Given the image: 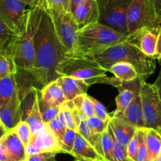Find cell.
Listing matches in <instances>:
<instances>
[{"instance_id": "f6af8a7d", "label": "cell", "mask_w": 161, "mask_h": 161, "mask_svg": "<svg viewBox=\"0 0 161 161\" xmlns=\"http://www.w3.org/2000/svg\"><path fill=\"white\" fill-rule=\"evenodd\" d=\"M156 59L158 63L161 65V26L159 28V35H158V41H157V52H156Z\"/></svg>"}, {"instance_id": "8d00e7d4", "label": "cell", "mask_w": 161, "mask_h": 161, "mask_svg": "<svg viewBox=\"0 0 161 161\" xmlns=\"http://www.w3.org/2000/svg\"><path fill=\"white\" fill-rule=\"evenodd\" d=\"M88 125L91 130L95 134H102L108 128L110 121H105L97 116L92 115L86 119Z\"/></svg>"}, {"instance_id": "f546056e", "label": "cell", "mask_w": 161, "mask_h": 161, "mask_svg": "<svg viewBox=\"0 0 161 161\" xmlns=\"http://www.w3.org/2000/svg\"><path fill=\"white\" fill-rule=\"evenodd\" d=\"M58 118H59L61 122L66 128L74 130L75 131H77V126H76L75 123H74L72 109H71L68 101L65 102L64 103L59 106Z\"/></svg>"}, {"instance_id": "b9f144b4", "label": "cell", "mask_w": 161, "mask_h": 161, "mask_svg": "<svg viewBox=\"0 0 161 161\" xmlns=\"http://www.w3.org/2000/svg\"><path fill=\"white\" fill-rule=\"evenodd\" d=\"M57 153H41L28 156L26 161H57Z\"/></svg>"}, {"instance_id": "bcb514c9", "label": "cell", "mask_w": 161, "mask_h": 161, "mask_svg": "<svg viewBox=\"0 0 161 161\" xmlns=\"http://www.w3.org/2000/svg\"><path fill=\"white\" fill-rule=\"evenodd\" d=\"M155 89H156V92H157L158 96H159V99L161 100V69L159 73V75H158L157 78H156V81L153 84Z\"/></svg>"}, {"instance_id": "9c48e42d", "label": "cell", "mask_w": 161, "mask_h": 161, "mask_svg": "<svg viewBox=\"0 0 161 161\" xmlns=\"http://www.w3.org/2000/svg\"><path fill=\"white\" fill-rule=\"evenodd\" d=\"M141 98L145 127L158 130L161 128V100L153 84L143 80Z\"/></svg>"}, {"instance_id": "60d3db41", "label": "cell", "mask_w": 161, "mask_h": 161, "mask_svg": "<svg viewBox=\"0 0 161 161\" xmlns=\"http://www.w3.org/2000/svg\"><path fill=\"white\" fill-rule=\"evenodd\" d=\"M139 146V136L137 134V131L136 130L135 134L134 135V137H132V139L130 140V142L128 144L127 147H126V150H127V155L128 158L130 161H134L135 159L136 154H137V149H138Z\"/></svg>"}, {"instance_id": "7bdbcfd3", "label": "cell", "mask_w": 161, "mask_h": 161, "mask_svg": "<svg viewBox=\"0 0 161 161\" xmlns=\"http://www.w3.org/2000/svg\"><path fill=\"white\" fill-rule=\"evenodd\" d=\"M30 8H40L43 10H49L47 0H19Z\"/></svg>"}, {"instance_id": "db71d44e", "label": "cell", "mask_w": 161, "mask_h": 161, "mask_svg": "<svg viewBox=\"0 0 161 161\" xmlns=\"http://www.w3.org/2000/svg\"><path fill=\"white\" fill-rule=\"evenodd\" d=\"M0 123H1V122H0Z\"/></svg>"}, {"instance_id": "f1b7e54d", "label": "cell", "mask_w": 161, "mask_h": 161, "mask_svg": "<svg viewBox=\"0 0 161 161\" xmlns=\"http://www.w3.org/2000/svg\"><path fill=\"white\" fill-rule=\"evenodd\" d=\"M25 121L26 123H27V124L29 125L32 135L36 134V133L42 129L44 126V125H45L43 123L41 116H40L36 97H35V100H34L32 110H31L30 113H29V115L27 116V118H26Z\"/></svg>"}, {"instance_id": "d590c367", "label": "cell", "mask_w": 161, "mask_h": 161, "mask_svg": "<svg viewBox=\"0 0 161 161\" xmlns=\"http://www.w3.org/2000/svg\"><path fill=\"white\" fill-rule=\"evenodd\" d=\"M14 131L18 134V137L21 141L25 146H27L28 144L30 142L32 138V134L29 128V125L27 124L25 121H21L18 125L14 127Z\"/></svg>"}, {"instance_id": "83f0119b", "label": "cell", "mask_w": 161, "mask_h": 161, "mask_svg": "<svg viewBox=\"0 0 161 161\" xmlns=\"http://www.w3.org/2000/svg\"><path fill=\"white\" fill-rule=\"evenodd\" d=\"M36 97L39 111H40V116H41V119H42L43 123L44 124H47L51 120H52V119H55V117L58 115L59 107H54L45 103L40 97V94L38 92V89H36Z\"/></svg>"}, {"instance_id": "30bf717a", "label": "cell", "mask_w": 161, "mask_h": 161, "mask_svg": "<svg viewBox=\"0 0 161 161\" xmlns=\"http://www.w3.org/2000/svg\"><path fill=\"white\" fill-rule=\"evenodd\" d=\"M19 0H0V19L17 36L25 32L30 9Z\"/></svg>"}, {"instance_id": "8992f818", "label": "cell", "mask_w": 161, "mask_h": 161, "mask_svg": "<svg viewBox=\"0 0 161 161\" xmlns=\"http://www.w3.org/2000/svg\"><path fill=\"white\" fill-rule=\"evenodd\" d=\"M126 25L129 35L143 28H160L161 16L153 0H133L127 11Z\"/></svg>"}, {"instance_id": "5b68a950", "label": "cell", "mask_w": 161, "mask_h": 161, "mask_svg": "<svg viewBox=\"0 0 161 161\" xmlns=\"http://www.w3.org/2000/svg\"><path fill=\"white\" fill-rule=\"evenodd\" d=\"M44 10L40 8H31L29 10L25 30L18 36L14 53V60L18 69L30 72L33 69L35 63V35Z\"/></svg>"}, {"instance_id": "4316f807", "label": "cell", "mask_w": 161, "mask_h": 161, "mask_svg": "<svg viewBox=\"0 0 161 161\" xmlns=\"http://www.w3.org/2000/svg\"><path fill=\"white\" fill-rule=\"evenodd\" d=\"M71 101H72L73 104L75 107L76 109L86 119L92 115H95L93 103H92V100H90L89 96L87 93L81 94Z\"/></svg>"}, {"instance_id": "4fadbf2b", "label": "cell", "mask_w": 161, "mask_h": 161, "mask_svg": "<svg viewBox=\"0 0 161 161\" xmlns=\"http://www.w3.org/2000/svg\"><path fill=\"white\" fill-rule=\"evenodd\" d=\"M159 32V28H143L130 34L127 36L126 41L137 47L148 57L156 59Z\"/></svg>"}, {"instance_id": "1f68e13d", "label": "cell", "mask_w": 161, "mask_h": 161, "mask_svg": "<svg viewBox=\"0 0 161 161\" xmlns=\"http://www.w3.org/2000/svg\"><path fill=\"white\" fill-rule=\"evenodd\" d=\"M137 131L139 136V146L134 161H149L146 146L147 128H139Z\"/></svg>"}, {"instance_id": "ee69618b", "label": "cell", "mask_w": 161, "mask_h": 161, "mask_svg": "<svg viewBox=\"0 0 161 161\" xmlns=\"http://www.w3.org/2000/svg\"><path fill=\"white\" fill-rule=\"evenodd\" d=\"M0 161H14L7 153L2 141H0Z\"/></svg>"}, {"instance_id": "d6a6232c", "label": "cell", "mask_w": 161, "mask_h": 161, "mask_svg": "<svg viewBox=\"0 0 161 161\" xmlns=\"http://www.w3.org/2000/svg\"><path fill=\"white\" fill-rule=\"evenodd\" d=\"M108 130L110 136H111V141H112L113 153H114V157L115 161H130L129 158H128L126 148H125L124 146L121 145L119 142V141L114 137V133H113L112 129H111L110 124H108Z\"/></svg>"}, {"instance_id": "d6986e66", "label": "cell", "mask_w": 161, "mask_h": 161, "mask_svg": "<svg viewBox=\"0 0 161 161\" xmlns=\"http://www.w3.org/2000/svg\"><path fill=\"white\" fill-rule=\"evenodd\" d=\"M71 156L80 161H104L92 145L78 133H77Z\"/></svg>"}, {"instance_id": "5bb4252c", "label": "cell", "mask_w": 161, "mask_h": 161, "mask_svg": "<svg viewBox=\"0 0 161 161\" xmlns=\"http://www.w3.org/2000/svg\"><path fill=\"white\" fill-rule=\"evenodd\" d=\"M21 121V101L18 89L13 97L0 108V122L7 131L14 129Z\"/></svg>"}, {"instance_id": "11a10c76", "label": "cell", "mask_w": 161, "mask_h": 161, "mask_svg": "<svg viewBox=\"0 0 161 161\" xmlns=\"http://www.w3.org/2000/svg\"><path fill=\"white\" fill-rule=\"evenodd\" d=\"M96 1H97V0H96Z\"/></svg>"}, {"instance_id": "277c9868", "label": "cell", "mask_w": 161, "mask_h": 161, "mask_svg": "<svg viewBox=\"0 0 161 161\" xmlns=\"http://www.w3.org/2000/svg\"><path fill=\"white\" fill-rule=\"evenodd\" d=\"M107 72L91 57L77 55H65L56 69L58 77H74L89 86L96 83H103Z\"/></svg>"}, {"instance_id": "c3c4849f", "label": "cell", "mask_w": 161, "mask_h": 161, "mask_svg": "<svg viewBox=\"0 0 161 161\" xmlns=\"http://www.w3.org/2000/svg\"><path fill=\"white\" fill-rule=\"evenodd\" d=\"M153 2L158 14L161 16V0H153Z\"/></svg>"}, {"instance_id": "e0dca14e", "label": "cell", "mask_w": 161, "mask_h": 161, "mask_svg": "<svg viewBox=\"0 0 161 161\" xmlns=\"http://www.w3.org/2000/svg\"><path fill=\"white\" fill-rule=\"evenodd\" d=\"M114 118L122 119L123 121H124L125 123L134 126L137 129L145 128L141 92L135 96L130 104L126 108V109L122 114H119Z\"/></svg>"}, {"instance_id": "74e56055", "label": "cell", "mask_w": 161, "mask_h": 161, "mask_svg": "<svg viewBox=\"0 0 161 161\" xmlns=\"http://www.w3.org/2000/svg\"><path fill=\"white\" fill-rule=\"evenodd\" d=\"M50 11L57 13L70 12V0H47Z\"/></svg>"}, {"instance_id": "816d5d0a", "label": "cell", "mask_w": 161, "mask_h": 161, "mask_svg": "<svg viewBox=\"0 0 161 161\" xmlns=\"http://www.w3.org/2000/svg\"><path fill=\"white\" fill-rule=\"evenodd\" d=\"M158 132H159V134H161V128H160V129H159V130H158Z\"/></svg>"}, {"instance_id": "3957f363", "label": "cell", "mask_w": 161, "mask_h": 161, "mask_svg": "<svg viewBox=\"0 0 161 161\" xmlns=\"http://www.w3.org/2000/svg\"><path fill=\"white\" fill-rule=\"evenodd\" d=\"M127 36L100 23L89 25L77 31V43L73 55L91 57L126 41Z\"/></svg>"}, {"instance_id": "7dc6e473", "label": "cell", "mask_w": 161, "mask_h": 161, "mask_svg": "<svg viewBox=\"0 0 161 161\" xmlns=\"http://www.w3.org/2000/svg\"><path fill=\"white\" fill-rule=\"evenodd\" d=\"M86 0H70V12L74 10L77 6L80 5L82 3H84Z\"/></svg>"}, {"instance_id": "cb8c5ba5", "label": "cell", "mask_w": 161, "mask_h": 161, "mask_svg": "<svg viewBox=\"0 0 161 161\" xmlns=\"http://www.w3.org/2000/svg\"><path fill=\"white\" fill-rule=\"evenodd\" d=\"M108 72L112 73L114 77L120 81H131L138 77L134 66L125 62L114 63L110 67Z\"/></svg>"}, {"instance_id": "681fc988", "label": "cell", "mask_w": 161, "mask_h": 161, "mask_svg": "<svg viewBox=\"0 0 161 161\" xmlns=\"http://www.w3.org/2000/svg\"><path fill=\"white\" fill-rule=\"evenodd\" d=\"M7 132V130H6V128L0 123V141H1V139H2L3 137V136L5 135Z\"/></svg>"}, {"instance_id": "484cf974", "label": "cell", "mask_w": 161, "mask_h": 161, "mask_svg": "<svg viewBox=\"0 0 161 161\" xmlns=\"http://www.w3.org/2000/svg\"><path fill=\"white\" fill-rule=\"evenodd\" d=\"M146 146L149 161H154L161 152V134L158 130L147 128Z\"/></svg>"}, {"instance_id": "7402d4cb", "label": "cell", "mask_w": 161, "mask_h": 161, "mask_svg": "<svg viewBox=\"0 0 161 161\" xmlns=\"http://www.w3.org/2000/svg\"><path fill=\"white\" fill-rule=\"evenodd\" d=\"M109 124L116 139L121 145L126 148L129 142L135 134L137 128L125 123L122 119L114 117H111Z\"/></svg>"}, {"instance_id": "9a60e30c", "label": "cell", "mask_w": 161, "mask_h": 161, "mask_svg": "<svg viewBox=\"0 0 161 161\" xmlns=\"http://www.w3.org/2000/svg\"><path fill=\"white\" fill-rule=\"evenodd\" d=\"M79 29L99 22V10L96 0H86L71 10Z\"/></svg>"}, {"instance_id": "44dd1931", "label": "cell", "mask_w": 161, "mask_h": 161, "mask_svg": "<svg viewBox=\"0 0 161 161\" xmlns=\"http://www.w3.org/2000/svg\"><path fill=\"white\" fill-rule=\"evenodd\" d=\"M58 79L67 101H71L81 94L87 93L89 86L82 80L65 76H61Z\"/></svg>"}, {"instance_id": "d4e9b609", "label": "cell", "mask_w": 161, "mask_h": 161, "mask_svg": "<svg viewBox=\"0 0 161 161\" xmlns=\"http://www.w3.org/2000/svg\"><path fill=\"white\" fill-rule=\"evenodd\" d=\"M17 90L15 74L0 77V108L6 104Z\"/></svg>"}, {"instance_id": "7c38bea8", "label": "cell", "mask_w": 161, "mask_h": 161, "mask_svg": "<svg viewBox=\"0 0 161 161\" xmlns=\"http://www.w3.org/2000/svg\"><path fill=\"white\" fill-rule=\"evenodd\" d=\"M25 149L28 156L41 153H62L58 138L47 124L32 136Z\"/></svg>"}, {"instance_id": "ab89813d", "label": "cell", "mask_w": 161, "mask_h": 161, "mask_svg": "<svg viewBox=\"0 0 161 161\" xmlns=\"http://www.w3.org/2000/svg\"><path fill=\"white\" fill-rule=\"evenodd\" d=\"M89 98H90V100H92V103H93L95 115L97 116L98 118H100V119H103V120H105V121L111 120L112 116H111L109 114H108L106 108L103 106V103H101L100 101H98L97 99L93 98V97H90V96H89Z\"/></svg>"}, {"instance_id": "f907efd6", "label": "cell", "mask_w": 161, "mask_h": 161, "mask_svg": "<svg viewBox=\"0 0 161 161\" xmlns=\"http://www.w3.org/2000/svg\"><path fill=\"white\" fill-rule=\"evenodd\" d=\"M154 161H161V152L159 153V154L158 155V156L156 157V159Z\"/></svg>"}, {"instance_id": "ba28073f", "label": "cell", "mask_w": 161, "mask_h": 161, "mask_svg": "<svg viewBox=\"0 0 161 161\" xmlns=\"http://www.w3.org/2000/svg\"><path fill=\"white\" fill-rule=\"evenodd\" d=\"M50 11V10H49ZM57 36L65 55H73L77 43V27L71 12L57 13L50 11Z\"/></svg>"}, {"instance_id": "4dcf8cb0", "label": "cell", "mask_w": 161, "mask_h": 161, "mask_svg": "<svg viewBox=\"0 0 161 161\" xmlns=\"http://www.w3.org/2000/svg\"><path fill=\"white\" fill-rule=\"evenodd\" d=\"M17 72L18 68L13 57L0 53V77L16 74Z\"/></svg>"}, {"instance_id": "836d02e7", "label": "cell", "mask_w": 161, "mask_h": 161, "mask_svg": "<svg viewBox=\"0 0 161 161\" xmlns=\"http://www.w3.org/2000/svg\"><path fill=\"white\" fill-rule=\"evenodd\" d=\"M76 137H77V131L66 128V132H65L61 142H59L62 153L71 155L73 148H74Z\"/></svg>"}, {"instance_id": "52a82bcc", "label": "cell", "mask_w": 161, "mask_h": 161, "mask_svg": "<svg viewBox=\"0 0 161 161\" xmlns=\"http://www.w3.org/2000/svg\"><path fill=\"white\" fill-rule=\"evenodd\" d=\"M133 0H97L99 22L116 32L129 36L126 16Z\"/></svg>"}, {"instance_id": "6da1fadb", "label": "cell", "mask_w": 161, "mask_h": 161, "mask_svg": "<svg viewBox=\"0 0 161 161\" xmlns=\"http://www.w3.org/2000/svg\"><path fill=\"white\" fill-rule=\"evenodd\" d=\"M35 63L31 75L41 87L58 78L56 69L64 58L65 53L57 36L49 10L43 11L35 35Z\"/></svg>"}, {"instance_id": "f5cc1de1", "label": "cell", "mask_w": 161, "mask_h": 161, "mask_svg": "<svg viewBox=\"0 0 161 161\" xmlns=\"http://www.w3.org/2000/svg\"><path fill=\"white\" fill-rule=\"evenodd\" d=\"M77 161H80V160H77Z\"/></svg>"}, {"instance_id": "ac0fdd59", "label": "cell", "mask_w": 161, "mask_h": 161, "mask_svg": "<svg viewBox=\"0 0 161 161\" xmlns=\"http://www.w3.org/2000/svg\"><path fill=\"white\" fill-rule=\"evenodd\" d=\"M1 141L14 161H26L28 155L25 146L20 140L14 130L7 131Z\"/></svg>"}, {"instance_id": "2e32d148", "label": "cell", "mask_w": 161, "mask_h": 161, "mask_svg": "<svg viewBox=\"0 0 161 161\" xmlns=\"http://www.w3.org/2000/svg\"><path fill=\"white\" fill-rule=\"evenodd\" d=\"M71 109H72L73 115H74V123L77 126V132L82 136L87 142H89L92 145L96 151L101 156L103 159V153L102 150V142H101V134H95L91 130L86 122V118L84 117L80 114L75 107L73 104L72 101H68ZM104 160V159H103Z\"/></svg>"}, {"instance_id": "8fae6325", "label": "cell", "mask_w": 161, "mask_h": 161, "mask_svg": "<svg viewBox=\"0 0 161 161\" xmlns=\"http://www.w3.org/2000/svg\"><path fill=\"white\" fill-rule=\"evenodd\" d=\"M143 79L141 77H137L131 81H120L115 77H106L103 80V84H108L117 88L119 92V95L116 97V109L113 114V117L122 114L128 106L131 103L137 94L140 93L142 89Z\"/></svg>"}, {"instance_id": "7a4b0ae2", "label": "cell", "mask_w": 161, "mask_h": 161, "mask_svg": "<svg viewBox=\"0 0 161 161\" xmlns=\"http://www.w3.org/2000/svg\"><path fill=\"white\" fill-rule=\"evenodd\" d=\"M91 58L108 72L114 63L119 62L130 63L135 68L139 77L145 80L154 73L156 69L155 58L145 55L137 47L126 40L95 54Z\"/></svg>"}, {"instance_id": "ffe728a7", "label": "cell", "mask_w": 161, "mask_h": 161, "mask_svg": "<svg viewBox=\"0 0 161 161\" xmlns=\"http://www.w3.org/2000/svg\"><path fill=\"white\" fill-rule=\"evenodd\" d=\"M38 92L41 99L47 104L52 106L59 107L60 105L67 101L58 78L51 81L40 90L38 89Z\"/></svg>"}, {"instance_id": "e575fe53", "label": "cell", "mask_w": 161, "mask_h": 161, "mask_svg": "<svg viewBox=\"0 0 161 161\" xmlns=\"http://www.w3.org/2000/svg\"><path fill=\"white\" fill-rule=\"evenodd\" d=\"M102 150L104 161H115L113 153V145L108 130L107 128L101 134Z\"/></svg>"}, {"instance_id": "603a6c76", "label": "cell", "mask_w": 161, "mask_h": 161, "mask_svg": "<svg viewBox=\"0 0 161 161\" xmlns=\"http://www.w3.org/2000/svg\"><path fill=\"white\" fill-rule=\"evenodd\" d=\"M18 38V36L0 19V53L14 58Z\"/></svg>"}, {"instance_id": "f35d334b", "label": "cell", "mask_w": 161, "mask_h": 161, "mask_svg": "<svg viewBox=\"0 0 161 161\" xmlns=\"http://www.w3.org/2000/svg\"><path fill=\"white\" fill-rule=\"evenodd\" d=\"M47 126L53 132V134L56 136L58 142H61L62 138H63V135H64L65 132H66V127L61 122L60 119L58 118V115L55 117V119H52V120H51L49 123H47Z\"/></svg>"}]
</instances>
